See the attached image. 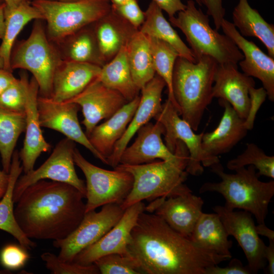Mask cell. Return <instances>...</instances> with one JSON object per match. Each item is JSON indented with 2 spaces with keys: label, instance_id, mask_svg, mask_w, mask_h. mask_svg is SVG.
Wrapping results in <instances>:
<instances>
[{
  "label": "cell",
  "instance_id": "cell-29",
  "mask_svg": "<svg viewBox=\"0 0 274 274\" xmlns=\"http://www.w3.org/2000/svg\"><path fill=\"white\" fill-rule=\"evenodd\" d=\"M144 20L139 28L147 36L153 37L170 45L179 56L196 62L197 59L191 49L182 41L173 26L164 17L162 10L151 1L145 12Z\"/></svg>",
  "mask_w": 274,
  "mask_h": 274
},
{
  "label": "cell",
  "instance_id": "cell-9",
  "mask_svg": "<svg viewBox=\"0 0 274 274\" xmlns=\"http://www.w3.org/2000/svg\"><path fill=\"white\" fill-rule=\"evenodd\" d=\"M74 159L86 178L85 213L107 204H121L124 201L133 185L130 173L116 167L113 170L99 167L86 160L76 148Z\"/></svg>",
  "mask_w": 274,
  "mask_h": 274
},
{
  "label": "cell",
  "instance_id": "cell-37",
  "mask_svg": "<svg viewBox=\"0 0 274 274\" xmlns=\"http://www.w3.org/2000/svg\"><path fill=\"white\" fill-rule=\"evenodd\" d=\"M253 165L258 170V177L264 176L274 178V156L266 155L264 151L253 143L247 144L245 150L236 158L230 160L226 167L230 170Z\"/></svg>",
  "mask_w": 274,
  "mask_h": 274
},
{
  "label": "cell",
  "instance_id": "cell-17",
  "mask_svg": "<svg viewBox=\"0 0 274 274\" xmlns=\"http://www.w3.org/2000/svg\"><path fill=\"white\" fill-rule=\"evenodd\" d=\"M203 204L201 197L189 192L155 199L145 207V211L154 212L174 230L189 238L203 212Z\"/></svg>",
  "mask_w": 274,
  "mask_h": 274
},
{
  "label": "cell",
  "instance_id": "cell-15",
  "mask_svg": "<svg viewBox=\"0 0 274 274\" xmlns=\"http://www.w3.org/2000/svg\"><path fill=\"white\" fill-rule=\"evenodd\" d=\"M145 207L143 201H140L126 209L119 221L99 240L78 253L73 262L87 265L106 255H128L127 247L132 230L140 214L145 211Z\"/></svg>",
  "mask_w": 274,
  "mask_h": 274
},
{
  "label": "cell",
  "instance_id": "cell-23",
  "mask_svg": "<svg viewBox=\"0 0 274 274\" xmlns=\"http://www.w3.org/2000/svg\"><path fill=\"white\" fill-rule=\"evenodd\" d=\"M164 128L162 124L156 121L148 122L137 131L134 142L127 146L121 156L119 164L138 165L153 161L156 159L168 160L176 157L162 140Z\"/></svg>",
  "mask_w": 274,
  "mask_h": 274
},
{
  "label": "cell",
  "instance_id": "cell-31",
  "mask_svg": "<svg viewBox=\"0 0 274 274\" xmlns=\"http://www.w3.org/2000/svg\"><path fill=\"white\" fill-rule=\"evenodd\" d=\"M23 172L19 152L15 150L12 156L9 172V181L7 191L0 201V229L15 237L19 245L26 250L36 246V243L27 237L18 225L14 216L13 191L16 182Z\"/></svg>",
  "mask_w": 274,
  "mask_h": 274
},
{
  "label": "cell",
  "instance_id": "cell-36",
  "mask_svg": "<svg viewBox=\"0 0 274 274\" xmlns=\"http://www.w3.org/2000/svg\"><path fill=\"white\" fill-rule=\"evenodd\" d=\"M86 27L69 37L71 39L67 45L66 60L93 63L101 67L104 63L100 57L93 28Z\"/></svg>",
  "mask_w": 274,
  "mask_h": 274
},
{
  "label": "cell",
  "instance_id": "cell-11",
  "mask_svg": "<svg viewBox=\"0 0 274 274\" xmlns=\"http://www.w3.org/2000/svg\"><path fill=\"white\" fill-rule=\"evenodd\" d=\"M164 127V144L168 149L174 153L178 141H181L187 147L189 159L186 168L188 174L199 176L203 172V166L211 167L220 162L211 158L202 148L201 141L203 132L196 134L190 125L180 116L169 100L162 104L160 112L154 117Z\"/></svg>",
  "mask_w": 274,
  "mask_h": 274
},
{
  "label": "cell",
  "instance_id": "cell-41",
  "mask_svg": "<svg viewBox=\"0 0 274 274\" xmlns=\"http://www.w3.org/2000/svg\"><path fill=\"white\" fill-rule=\"evenodd\" d=\"M111 9L128 21L138 29L144 20V12L138 0H109Z\"/></svg>",
  "mask_w": 274,
  "mask_h": 274
},
{
  "label": "cell",
  "instance_id": "cell-19",
  "mask_svg": "<svg viewBox=\"0 0 274 274\" xmlns=\"http://www.w3.org/2000/svg\"><path fill=\"white\" fill-rule=\"evenodd\" d=\"M214 83L213 97L228 102L246 120L251 108L250 91L255 86L253 78L240 72L237 64H218Z\"/></svg>",
  "mask_w": 274,
  "mask_h": 274
},
{
  "label": "cell",
  "instance_id": "cell-5",
  "mask_svg": "<svg viewBox=\"0 0 274 274\" xmlns=\"http://www.w3.org/2000/svg\"><path fill=\"white\" fill-rule=\"evenodd\" d=\"M210 167L221 181L204 183L199 192H217L225 198L226 208L249 212L255 217L258 224L265 223L268 206L274 195V181H260L256 168L252 165L235 169V174L225 173L220 162Z\"/></svg>",
  "mask_w": 274,
  "mask_h": 274
},
{
  "label": "cell",
  "instance_id": "cell-34",
  "mask_svg": "<svg viewBox=\"0 0 274 274\" xmlns=\"http://www.w3.org/2000/svg\"><path fill=\"white\" fill-rule=\"evenodd\" d=\"M25 128V112H14L0 108V155L3 170L7 173L10 172L17 141Z\"/></svg>",
  "mask_w": 274,
  "mask_h": 274
},
{
  "label": "cell",
  "instance_id": "cell-22",
  "mask_svg": "<svg viewBox=\"0 0 274 274\" xmlns=\"http://www.w3.org/2000/svg\"><path fill=\"white\" fill-rule=\"evenodd\" d=\"M224 108L218 126L212 131L203 133L201 141L204 152L212 159L220 160L218 156L230 151L247 134L245 120L241 118L227 101L219 100Z\"/></svg>",
  "mask_w": 274,
  "mask_h": 274
},
{
  "label": "cell",
  "instance_id": "cell-52",
  "mask_svg": "<svg viewBox=\"0 0 274 274\" xmlns=\"http://www.w3.org/2000/svg\"><path fill=\"white\" fill-rule=\"evenodd\" d=\"M4 66H5L4 60L0 54V69L4 68Z\"/></svg>",
  "mask_w": 274,
  "mask_h": 274
},
{
  "label": "cell",
  "instance_id": "cell-33",
  "mask_svg": "<svg viewBox=\"0 0 274 274\" xmlns=\"http://www.w3.org/2000/svg\"><path fill=\"white\" fill-rule=\"evenodd\" d=\"M126 55L133 81L141 90L156 74L148 37L139 30L126 46Z\"/></svg>",
  "mask_w": 274,
  "mask_h": 274
},
{
  "label": "cell",
  "instance_id": "cell-42",
  "mask_svg": "<svg viewBox=\"0 0 274 274\" xmlns=\"http://www.w3.org/2000/svg\"><path fill=\"white\" fill-rule=\"evenodd\" d=\"M29 258L26 249L20 245L8 244L2 250L0 259L7 269H17L24 266Z\"/></svg>",
  "mask_w": 274,
  "mask_h": 274
},
{
  "label": "cell",
  "instance_id": "cell-48",
  "mask_svg": "<svg viewBox=\"0 0 274 274\" xmlns=\"http://www.w3.org/2000/svg\"><path fill=\"white\" fill-rule=\"evenodd\" d=\"M256 230L259 235L264 236L269 241H274V231L267 227L265 223L258 224L256 225Z\"/></svg>",
  "mask_w": 274,
  "mask_h": 274
},
{
  "label": "cell",
  "instance_id": "cell-1",
  "mask_svg": "<svg viewBox=\"0 0 274 274\" xmlns=\"http://www.w3.org/2000/svg\"><path fill=\"white\" fill-rule=\"evenodd\" d=\"M127 250L146 274H206L207 268L232 258L200 248L158 215L145 211L132 230Z\"/></svg>",
  "mask_w": 274,
  "mask_h": 274
},
{
  "label": "cell",
  "instance_id": "cell-10",
  "mask_svg": "<svg viewBox=\"0 0 274 274\" xmlns=\"http://www.w3.org/2000/svg\"><path fill=\"white\" fill-rule=\"evenodd\" d=\"M124 212L120 204L109 203L102 206L99 212H87L78 227L64 238L53 241V246L60 250L58 258L73 262L81 251L92 245L120 219Z\"/></svg>",
  "mask_w": 274,
  "mask_h": 274
},
{
  "label": "cell",
  "instance_id": "cell-20",
  "mask_svg": "<svg viewBox=\"0 0 274 274\" xmlns=\"http://www.w3.org/2000/svg\"><path fill=\"white\" fill-rule=\"evenodd\" d=\"M165 86L164 80L155 74L141 89V95L138 106L125 131L108 157V165L114 168L119 164L122 152L132 137L139 129L160 112L162 105V93Z\"/></svg>",
  "mask_w": 274,
  "mask_h": 274
},
{
  "label": "cell",
  "instance_id": "cell-53",
  "mask_svg": "<svg viewBox=\"0 0 274 274\" xmlns=\"http://www.w3.org/2000/svg\"><path fill=\"white\" fill-rule=\"evenodd\" d=\"M10 273V271L9 269H6L2 270L0 269V274H8Z\"/></svg>",
  "mask_w": 274,
  "mask_h": 274
},
{
  "label": "cell",
  "instance_id": "cell-32",
  "mask_svg": "<svg viewBox=\"0 0 274 274\" xmlns=\"http://www.w3.org/2000/svg\"><path fill=\"white\" fill-rule=\"evenodd\" d=\"M97 79L105 86L120 94L128 102L139 95L140 90L135 84L126 55V46L101 67Z\"/></svg>",
  "mask_w": 274,
  "mask_h": 274
},
{
  "label": "cell",
  "instance_id": "cell-13",
  "mask_svg": "<svg viewBox=\"0 0 274 274\" xmlns=\"http://www.w3.org/2000/svg\"><path fill=\"white\" fill-rule=\"evenodd\" d=\"M213 210L218 215L229 236H233L242 248L252 273L264 269L267 264L264 257L266 246L256 232L252 215L221 206H215Z\"/></svg>",
  "mask_w": 274,
  "mask_h": 274
},
{
  "label": "cell",
  "instance_id": "cell-6",
  "mask_svg": "<svg viewBox=\"0 0 274 274\" xmlns=\"http://www.w3.org/2000/svg\"><path fill=\"white\" fill-rule=\"evenodd\" d=\"M194 0H188L186 8L169 18L172 26L184 33L197 59L209 56L218 64H237L244 55L233 41L210 25L209 15L197 8Z\"/></svg>",
  "mask_w": 274,
  "mask_h": 274
},
{
  "label": "cell",
  "instance_id": "cell-30",
  "mask_svg": "<svg viewBox=\"0 0 274 274\" xmlns=\"http://www.w3.org/2000/svg\"><path fill=\"white\" fill-rule=\"evenodd\" d=\"M5 17V30L0 45V54L4 60V68L12 71L10 57L17 37L30 21L43 19V17L29 1H23L14 6L6 5Z\"/></svg>",
  "mask_w": 274,
  "mask_h": 274
},
{
  "label": "cell",
  "instance_id": "cell-38",
  "mask_svg": "<svg viewBox=\"0 0 274 274\" xmlns=\"http://www.w3.org/2000/svg\"><path fill=\"white\" fill-rule=\"evenodd\" d=\"M27 75L21 73L15 81L0 95V108L14 112H25L27 89Z\"/></svg>",
  "mask_w": 274,
  "mask_h": 274
},
{
  "label": "cell",
  "instance_id": "cell-18",
  "mask_svg": "<svg viewBox=\"0 0 274 274\" xmlns=\"http://www.w3.org/2000/svg\"><path fill=\"white\" fill-rule=\"evenodd\" d=\"M221 28L243 53L244 58L238 63L243 73L259 79L268 99L273 101L274 58L264 53L253 42L243 37L233 23L225 18Z\"/></svg>",
  "mask_w": 274,
  "mask_h": 274
},
{
  "label": "cell",
  "instance_id": "cell-8",
  "mask_svg": "<svg viewBox=\"0 0 274 274\" xmlns=\"http://www.w3.org/2000/svg\"><path fill=\"white\" fill-rule=\"evenodd\" d=\"M62 61L38 20L29 37L12 51L10 67L12 71L20 68L30 72L38 84L39 95L51 97L54 75Z\"/></svg>",
  "mask_w": 274,
  "mask_h": 274
},
{
  "label": "cell",
  "instance_id": "cell-3",
  "mask_svg": "<svg viewBox=\"0 0 274 274\" xmlns=\"http://www.w3.org/2000/svg\"><path fill=\"white\" fill-rule=\"evenodd\" d=\"M174 153L176 157L171 160L138 165L119 164L115 167L130 173L133 179L131 191L120 204L123 210L144 200L152 201L192 192L184 183L188 175V149L178 141Z\"/></svg>",
  "mask_w": 274,
  "mask_h": 274
},
{
  "label": "cell",
  "instance_id": "cell-2",
  "mask_svg": "<svg viewBox=\"0 0 274 274\" xmlns=\"http://www.w3.org/2000/svg\"><path fill=\"white\" fill-rule=\"evenodd\" d=\"M84 198L70 184L40 180L21 194L14 208L15 218L30 239H63L82 221L85 213Z\"/></svg>",
  "mask_w": 274,
  "mask_h": 274
},
{
  "label": "cell",
  "instance_id": "cell-35",
  "mask_svg": "<svg viewBox=\"0 0 274 274\" xmlns=\"http://www.w3.org/2000/svg\"><path fill=\"white\" fill-rule=\"evenodd\" d=\"M156 74L164 81L167 88L168 98L174 107L180 113L173 92V74L177 58L179 56L176 50L167 43L148 37Z\"/></svg>",
  "mask_w": 274,
  "mask_h": 274
},
{
  "label": "cell",
  "instance_id": "cell-28",
  "mask_svg": "<svg viewBox=\"0 0 274 274\" xmlns=\"http://www.w3.org/2000/svg\"><path fill=\"white\" fill-rule=\"evenodd\" d=\"M217 213H204L196 222L190 239L200 248L216 254L232 257V242Z\"/></svg>",
  "mask_w": 274,
  "mask_h": 274
},
{
  "label": "cell",
  "instance_id": "cell-47",
  "mask_svg": "<svg viewBox=\"0 0 274 274\" xmlns=\"http://www.w3.org/2000/svg\"><path fill=\"white\" fill-rule=\"evenodd\" d=\"M265 259L267 262V266L265 268L266 272L268 274L274 273V241H269V245L266 246L265 253Z\"/></svg>",
  "mask_w": 274,
  "mask_h": 274
},
{
  "label": "cell",
  "instance_id": "cell-43",
  "mask_svg": "<svg viewBox=\"0 0 274 274\" xmlns=\"http://www.w3.org/2000/svg\"><path fill=\"white\" fill-rule=\"evenodd\" d=\"M247 266H244L242 261L237 259H232L228 264L225 267H220L215 265L207 268L206 274H251Z\"/></svg>",
  "mask_w": 274,
  "mask_h": 274
},
{
  "label": "cell",
  "instance_id": "cell-55",
  "mask_svg": "<svg viewBox=\"0 0 274 274\" xmlns=\"http://www.w3.org/2000/svg\"><path fill=\"white\" fill-rule=\"evenodd\" d=\"M196 3H197L199 6H202L201 3L200 2L199 0H194Z\"/></svg>",
  "mask_w": 274,
  "mask_h": 274
},
{
  "label": "cell",
  "instance_id": "cell-50",
  "mask_svg": "<svg viewBox=\"0 0 274 274\" xmlns=\"http://www.w3.org/2000/svg\"><path fill=\"white\" fill-rule=\"evenodd\" d=\"M6 4L4 2L0 4V39H2L5 30V9Z\"/></svg>",
  "mask_w": 274,
  "mask_h": 274
},
{
  "label": "cell",
  "instance_id": "cell-24",
  "mask_svg": "<svg viewBox=\"0 0 274 274\" xmlns=\"http://www.w3.org/2000/svg\"><path fill=\"white\" fill-rule=\"evenodd\" d=\"M100 70L93 63L62 60L54 75L51 98L56 102L70 100L97 78Z\"/></svg>",
  "mask_w": 274,
  "mask_h": 274
},
{
  "label": "cell",
  "instance_id": "cell-21",
  "mask_svg": "<svg viewBox=\"0 0 274 274\" xmlns=\"http://www.w3.org/2000/svg\"><path fill=\"white\" fill-rule=\"evenodd\" d=\"M39 95L38 84L32 77L29 81L25 104V138L23 147L19 152L24 174L32 170L41 154L49 152L51 148L41 130L37 106Z\"/></svg>",
  "mask_w": 274,
  "mask_h": 274
},
{
  "label": "cell",
  "instance_id": "cell-12",
  "mask_svg": "<svg viewBox=\"0 0 274 274\" xmlns=\"http://www.w3.org/2000/svg\"><path fill=\"white\" fill-rule=\"evenodd\" d=\"M75 143L66 138L62 139L39 167L18 178L13 191L15 203L26 188L39 181L45 179L70 184L86 196V184L78 177L75 168Z\"/></svg>",
  "mask_w": 274,
  "mask_h": 274
},
{
  "label": "cell",
  "instance_id": "cell-14",
  "mask_svg": "<svg viewBox=\"0 0 274 274\" xmlns=\"http://www.w3.org/2000/svg\"><path fill=\"white\" fill-rule=\"evenodd\" d=\"M37 106L42 127L59 132L85 147L102 163L108 164L107 160L91 144L81 127L78 117L79 105L66 101L56 102L51 97L39 95Z\"/></svg>",
  "mask_w": 274,
  "mask_h": 274
},
{
  "label": "cell",
  "instance_id": "cell-54",
  "mask_svg": "<svg viewBox=\"0 0 274 274\" xmlns=\"http://www.w3.org/2000/svg\"><path fill=\"white\" fill-rule=\"evenodd\" d=\"M56 1H60V2H69L77 1H79V0H56Z\"/></svg>",
  "mask_w": 274,
  "mask_h": 274
},
{
  "label": "cell",
  "instance_id": "cell-40",
  "mask_svg": "<svg viewBox=\"0 0 274 274\" xmlns=\"http://www.w3.org/2000/svg\"><path fill=\"white\" fill-rule=\"evenodd\" d=\"M46 268L52 274H98L99 271L93 263L84 265L75 262L60 260L57 256L50 253L45 252L41 255Z\"/></svg>",
  "mask_w": 274,
  "mask_h": 274
},
{
  "label": "cell",
  "instance_id": "cell-25",
  "mask_svg": "<svg viewBox=\"0 0 274 274\" xmlns=\"http://www.w3.org/2000/svg\"><path fill=\"white\" fill-rule=\"evenodd\" d=\"M93 30L104 64L110 61L139 30L128 21L111 9L94 22Z\"/></svg>",
  "mask_w": 274,
  "mask_h": 274
},
{
  "label": "cell",
  "instance_id": "cell-46",
  "mask_svg": "<svg viewBox=\"0 0 274 274\" xmlns=\"http://www.w3.org/2000/svg\"><path fill=\"white\" fill-rule=\"evenodd\" d=\"M16 79L12 71L4 68L0 69V95Z\"/></svg>",
  "mask_w": 274,
  "mask_h": 274
},
{
  "label": "cell",
  "instance_id": "cell-51",
  "mask_svg": "<svg viewBox=\"0 0 274 274\" xmlns=\"http://www.w3.org/2000/svg\"><path fill=\"white\" fill-rule=\"evenodd\" d=\"M31 0H3L7 6H11L16 5L23 1ZM33 1V0H32Z\"/></svg>",
  "mask_w": 274,
  "mask_h": 274
},
{
  "label": "cell",
  "instance_id": "cell-56",
  "mask_svg": "<svg viewBox=\"0 0 274 274\" xmlns=\"http://www.w3.org/2000/svg\"><path fill=\"white\" fill-rule=\"evenodd\" d=\"M4 2L3 1V0H0V4H2V3H3Z\"/></svg>",
  "mask_w": 274,
  "mask_h": 274
},
{
  "label": "cell",
  "instance_id": "cell-4",
  "mask_svg": "<svg viewBox=\"0 0 274 274\" xmlns=\"http://www.w3.org/2000/svg\"><path fill=\"white\" fill-rule=\"evenodd\" d=\"M218 63L203 56L196 62L179 56L175 61L173 92L181 118L197 131L204 111L212 101V90Z\"/></svg>",
  "mask_w": 274,
  "mask_h": 274
},
{
  "label": "cell",
  "instance_id": "cell-49",
  "mask_svg": "<svg viewBox=\"0 0 274 274\" xmlns=\"http://www.w3.org/2000/svg\"><path fill=\"white\" fill-rule=\"evenodd\" d=\"M9 181V173L0 169V201L7 191Z\"/></svg>",
  "mask_w": 274,
  "mask_h": 274
},
{
  "label": "cell",
  "instance_id": "cell-7",
  "mask_svg": "<svg viewBox=\"0 0 274 274\" xmlns=\"http://www.w3.org/2000/svg\"><path fill=\"white\" fill-rule=\"evenodd\" d=\"M31 4L46 21L50 39L57 42L92 24L111 9L109 0H33Z\"/></svg>",
  "mask_w": 274,
  "mask_h": 274
},
{
  "label": "cell",
  "instance_id": "cell-39",
  "mask_svg": "<svg viewBox=\"0 0 274 274\" xmlns=\"http://www.w3.org/2000/svg\"><path fill=\"white\" fill-rule=\"evenodd\" d=\"M93 263L101 274L142 273L135 260L129 254L106 255L97 259Z\"/></svg>",
  "mask_w": 274,
  "mask_h": 274
},
{
  "label": "cell",
  "instance_id": "cell-44",
  "mask_svg": "<svg viewBox=\"0 0 274 274\" xmlns=\"http://www.w3.org/2000/svg\"><path fill=\"white\" fill-rule=\"evenodd\" d=\"M199 1L202 5L206 7L207 14L213 18L215 29L219 30L225 14V9L223 6V0H199Z\"/></svg>",
  "mask_w": 274,
  "mask_h": 274
},
{
  "label": "cell",
  "instance_id": "cell-16",
  "mask_svg": "<svg viewBox=\"0 0 274 274\" xmlns=\"http://www.w3.org/2000/svg\"><path fill=\"white\" fill-rule=\"evenodd\" d=\"M66 101L81 108L84 118L82 123L87 137L100 121L108 119L128 102L121 94L105 86L97 78L80 93Z\"/></svg>",
  "mask_w": 274,
  "mask_h": 274
},
{
  "label": "cell",
  "instance_id": "cell-45",
  "mask_svg": "<svg viewBox=\"0 0 274 274\" xmlns=\"http://www.w3.org/2000/svg\"><path fill=\"white\" fill-rule=\"evenodd\" d=\"M162 11H165L169 18L173 17L180 11L184 10L186 7L183 0H152Z\"/></svg>",
  "mask_w": 274,
  "mask_h": 274
},
{
  "label": "cell",
  "instance_id": "cell-26",
  "mask_svg": "<svg viewBox=\"0 0 274 274\" xmlns=\"http://www.w3.org/2000/svg\"><path fill=\"white\" fill-rule=\"evenodd\" d=\"M140 100V96L138 95L127 102L104 123L97 125L88 136L94 148L107 161L125 131Z\"/></svg>",
  "mask_w": 274,
  "mask_h": 274
},
{
  "label": "cell",
  "instance_id": "cell-27",
  "mask_svg": "<svg viewBox=\"0 0 274 274\" xmlns=\"http://www.w3.org/2000/svg\"><path fill=\"white\" fill-rule=\"evenodd\" d=\"M233 24L243 37L258 38L274 58V25L268 23L248 0H239L232 12Z\"/></svg>",
  "mask_w": 274,
  "mask_h": 274
}]
</instances>
